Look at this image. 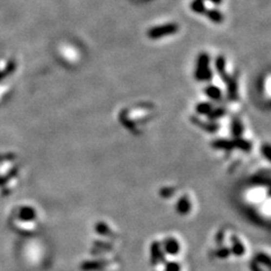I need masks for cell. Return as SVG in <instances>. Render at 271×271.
Masks as SVG:
<instances>
[{
	"label": "cell",
	"instance_id": "1",
	"mask_svg": "<svg viewBox=\"0 0 271 271\" xmlns=\"http://www.w3.org/2000/svg\"><path fill=\"white\" fill-rule=\"evenodd\" d=\"M194 77L198 83L208 84L216 77L215 63L212 61L209 53L202 52L198 56L194 66Z\"/></svg>",
	"mask_w": 271,
	"mask_h": 271
},
{
	"label": "cell",
	"instance_id": "2",
	"mask_svg": "<svg viewBox=\"0 0 271 271\" xmlns=\"http://www.w3.org/2000/svg\"><path fill=\"white\" fill-rule=\"evenodd\" d=\"M177 31H179V26H177V24L169 23V24L159 25V26L151 28V30L148 31L147 35L149 39H152V40H158V39L167 37V35L175 34Z\"/></svg>",
	"mask_w": 271,
	"mask_h": 271
},
{
	"label": "cell",
	"instance_id": "3",
	"mask_svg": "<svg viewBox=\"0 0 271 271\" xmlns=\"http://www.w3.org/2000/svg\"><path fill=\"white\" fill-rule=\"evenodd\" d=\"M194 208V199L191 197L190 194L185 192L177 198L175 203L176 213L182 216H187Z\"/></svg>",
	"mask_w": 271,
	"mask_h": 271
},
{
	"label": "cell",
	"instance_id": "4",
	"mask_svg": "<svg viewBox=\"0 0 271 271\" xmlns=\"http://www.w3.org/2000/svg\"><path fill=\"white\" fill-rule=\"evenodd\" d=\"M163 249V252L165 253V255L175 256L181 251V244L179 240L174 236H169L163 241V243H160Z\"/></svg>",
	"mask_w": 271,
	"mask_h": 271
},
{
	"label": "cell",
	"instance_id": "5",
	"mask_svg": "<svg viewBox=\"0 0 271 271\" xmlns=\"http://www.w3.org/2000/svg\"><path fill=\"white\" fill-rule=\"evenodd\" d=\"M166 261V255L163 252L162 245L160 242L154 241L151 245V263L152 266H158L160 263H164Z\"/></svg>",
	"mask_w": 271,
	"mask_h": 271
},
{
	"label": "cell",
	"instance_id": "6",
	"mask_svg": "<svg viewBox=\"0 0 271 271\" xmlns=\"http://www.w3.org/2000/svg\"><path fill=\"white\" fill-rule=\"evenodd\" d=\"M110 261L104 259H97V260H87L80 263L79 269L81 271H102L104 270L106 267L110 266Z\"/></svg>",
	"mask_w": 271,
	"mask_h": 271
},
{
	"label": "cell",
	"instance_id": "7",
	"mask_svg": "<svg viewBox=\"0 0 271 271\" xmlns=\"http://www.w3.org/2000/svg\"><path fill=\"white\" fill-rule=\"evenodd\" d=\"M231 253L237 258H241L247 252V248H245V244L243 243V241L241 240L240 237L237 236L236 234H233L231 236Z\"/></svg>",
	"mask_w": 271,
	"mask_h": 271
},
{
	"label": "cell",
	"instance_id": "8",
	"mask_svg": "<svg viewBox=\"0 0 271 271\" xmlns=\"http://www.w3.org/2000/svg\"><path fill=\"white\" fill-rule=\"evenodd\" d=\"M95 232L98 235H101V236H105V237L113 236V232L111 231V228H110L105 223H103V222H98L97 224H96Z\"/></svg>",
	"mask_w": 271,
	"mask_h": 271
},
{
	"label": "cell",
	"instance_id": "9",
	"mask_svg": "<svg viewBox=\"0 0 271 271\" xmlns=\"http://www.w3.org/2000/svg\"><path fill=\"white\" fill-rule=\"evenodd\" d=\"M254 261L258 263V265L265 266L268 269H270L271 260H270V256L268 254H266V253H263V252L256 253L255 256H254Z\"/></svg>",
	"mask_w": 271,
	"mask_h": 271
},
{
	"label": "cell",
	"instance_id": "10",
	"mask_svg": "<svg viewBox=\"0 0 271 271\" xmlns=\"http://www.w3.org/2000/svg\"><path fill=\"white\" fill-rule=\"evenodd\" d=\"M206 15L210 20H212V22L216 23V24L223 23V20H224V15L219 12V10H216V9L208 10V12H206Z\"/></svg>",
	"mask_w": 271,
	"mask_h": 271
},
{
	"label": "cell",
	"instance_id": "11",
	"mask_svg": "<svg viewBox=\"0 0 271 271\" xmlns=\"http://www.w3.org/2000/svg\"><path fill=\"white\" fill-rule=\"evenodd\" d=\"M215 255L220 260H225L232 255L231 249L228 247H224V245H219V248L215 250Z\"/></svg>",
	"mask_w": 271,
	"mask_h": 271
},
{
	"label": "cell",
	"instance_id": "12",
	"mask_svg": "<svg viewBox=\"0 0 271 271\" xmlns=\"http://www.w3.org/2000/svg\"><path fill=\"white\" fill-rule=\"evenodd\" d=\"M191 9L192 12L197 14H203L207 12L203 0H194V1L191 2Z\"/></svg>",
	"mask_w": 271,
	"mask_h": 271
},
{
	"label": "cell",
	"instance_id": "13",
	"mask_svg": "<svg viewBox=\"0 0 271 271\" xmlns=\"http://www.w3.org/2000/svg\"><path fill=\"white\" fill-rule=\"evenodd\" d=\"M164 271H182V266L177 261H165Z\"/></svg>",
	"mask_w": 271,
	"mask_h": 271
},
{
	"label": "cell",
	"instance_id": "14",
	"mask_svg": "<svg viewBox=\"0 0 271 271\" xmlns=\"http://www.w3.org/2000/svg\"><path fill=\"white\" fill-rule=\"evenodd\" d=\"M250 270H251V271H263L261 269V266L258 265V263H256L254 260H252L251 263H250Z\"/></svg>",
	"mask_w": 271,
	"mask_h": 271
},
{
	"label": "cell",
	"instance_id": "15",
	"mask_svg": "<svg viewBox=\"0 0 271 271\" xmlns=\"http://www.w3.org/2000/svg\"><path fill=\"white\" fill-rule=\"evenodd\" d=\"M209 1H212V2H213V3H217V5H218V3L222 2L223 0H209Z\"/></svg>",
	"mask_w": 271,
	"mask_h": 271
}]
</instances>
